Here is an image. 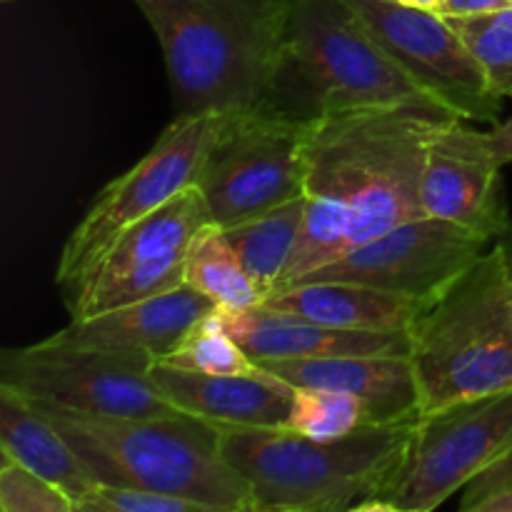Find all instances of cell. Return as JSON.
<instances>
[{"label": "cell", "mask_w": 512, "mask_h": 512, "mask_svg": "<svg viewBox=\"0 0 512 512\" xmlns=\"http://www.w3.org/2000/svg\"><path fill=\"white\" fill-rule=\"evenodd\" d=\"M445 118L418 108H370L310 120L305 228L275 293L423 215L420 180Z\"/></svg>", "instance_id": "cell-1"}, {"label": "cell", "mask_w": 512, "mask_h": 512, "mask_svg": "<svg viewBox=\"0 0 512 512\" xmlns=\"http://www.w3.org/2000/svg\"><path fill=\"white\" fill-rule=\"evenodd\" d=\"M163 48L175 113L265 103L293 0H133Z\"/></svg>", "instance_id": "cell-2"}, {"label": "cell", "mask_w": 512, "mask_h": 512, "mask_svg": "<svg viewBox=\"0 0 512 512\" xmlns=\"http://www.w3.org/2000/svg\"><path fill=\"white\" fill-rule=\"evenodd\" d=\"M415 420L368 423L338 440L288 428H220L225 460L248 480L255 512H345L378 498L413 443Z\"/></svg>", "instance_id": "cell-3"}, {"label": "cell", "mask_w": 512, "mask_h": 512, "mask_svg": "<svg viewBox=\"0 0 512 512\" xmlns=\"http://www.w3.org/2000/svg\"><path fill=\"white\" fill-rule=\"evenodd\" d=\"M263 105L303 123L370 108L445 115L375 43L345 0H293Z\"/></svg>", "instance_id": "cell-4"}, {"label": "cell", "mask_w": 512, "mask_h": 512, "mask_svg": "<svg viewBox=\"0 0 512 512\" xmlns=\"http://www.w3.org/2000/svg\"><path fill=\"white\" fill-rule=\"evenodd\" d=\"M43 413L100 485L155 490L215 508L255 512L248 480L225 460L220 428L208 420L188 413L158 418Z\"/></svg>", "instance_id": "cell-5"}, {"label": "cell", "mask_w": 512, "mask_h": 512, "mask_svg": "<svg viewBox=\"0 0 512 512\" xmlns=\"http://www.w3.org/2000/svg\"><path fill=\"white\" fill-rule=\"evenodd\" d=\"M420 415L512 390V275L495 243L410 330Z\"/></svg>", "instance_id": "cell-6"}, {"label": "cell", "mask_w": 512, "mask_h": 512, "mask_svg": "<svg viewBox=\"0 0 512 512\" xmlns=\"http://www.w3.org/2000/svg\"><path fill=\"white\" fill-rule=\"evenodd\" d=\"M305 130L308 123L268 105L223 115L218 138L195 180L213 223L233 228L303 198Z\"/></svg>", "instance_id": "cell-7"}, {"label": "cell", "mask_w": 512, "mask_h": 512, "mask_svg": "<svg viewBox=\"0 0 512 512\" xmlns=\"http://www.w3.org/2000/svg\"><path fill=\"white\" fill-rule=\"evenodd\" d=\"M220 123L223 115H193V118L175 115L153 148L133 168L100 190L60 253L55 280L63 293L98 263L100 255L130 225L140 223L195 185L200 168L218 138Z\"/></svg>", "instance_id": "cell-8"}, {"label": "cell", "mask_w": 512, "mask_h": 512, "mask_svg": "<svg viewBox=\"0 0 512 512\" xmlns=\"http://www.w3.org/2000/svg\"><path fill=\"white\" fill-rule=\"evenodd\" d=\"M153 360L108 350L33 343L0 355V385L35 408L88 418H158L180 413L150 378Z\"/></svg>", "instance_id": "cell-9"}, {"label": "cell", "mask_w": 512, "mask_h": 512, "mask_svg": "<svg viewBox=\"0 0 512 512\" xmlns=\"http://www.w3.org/2000/svg\"><path fill=\"white\" fill-rule=\"evenodd\" d=\"M512 453V390L420 415L405 460L378 498L433 512L483 470Z\"/></svg>", "instance_id": "cell-10"}, {"label": "cell", "mask_w": 512, "mask_h": 512, "mask_svg": "<svg viewBox=\"0 0 512 512\" xmlns=\"http://www.w3.org/2000/svg\"><path fill=\"white\" fill-rule=\"evenodd\" d=\"M213 223L195 185L130 225L98 263L65 290L70 320H85L140 303L185 285V263L195 235Z\"/></svg>", "instance_id": "cell-11"}, {"label": "cell", "mask_w": 512, "mask_h": 512, "mask_svg": "<svg viewBox=\"0 0 512 512\" xmlns=\"http://www.w3.org/2000/svg\"><path fill=\"white\" fill-rule=\"evenodd\" d=\"M375 43L450 118L498 123L503 98L448 18L395 0H345Z\"/></svg>", "instance_id": "cell-12"}, {"label": "cell", "mask_w": 512, "mask_h": 512, "mask_svg": "<svg viewBox=\"0 0 512 512\" xmlns=\"http://www.w3.org/2000/svg\"><path fill=\"white\" fill-rule=\"evenodd\" d=\"M488 245L458 225L420 215L313 270L300 283H360L435 305L488 253Z\"/></svg>", "instance_id": "cell-13"}, {"label": "cell", "mask_w": 512, "mask_h": 512, "mask_svg": "<svg viewBox=\"0 0 512 512\" xmlns=\"http://www.w3.org/2000/svg\"><path fill=\"white\" fill-rule=\"evenodd\" d=\"M503 165L485 143V130L445 118L430 140L420 180V205L428 218L468 230L485 243L512 233Z\"/></svg>", "instance_id": "cell-14"}, {"label": "cell", "mask_w": 512, "mask_h": 512, "mask_svg": "<svg viewBox=\"0 0 512 512\" xmlns=\"http://www.w3.org/2000/svg\"><path fill=\"white\" fill-rule=\"evenodd\" d=\"M213 300L190 285L123 305L85 320H70L43 343L58 348L108 350V353L145 355L153 363L165 360L198 320L215 313Z\"/></svg>", "instance_id": "cell-15"}, {"label": "cell", "mask_w": 512, "mask_h": 512, "mask_svg": "<svg viewBox=\"0 0 512 512\" xmlns=\"http://www.w3.org/2000/svg\"><path fill=\"white\" fill-rule=\"evenodd\" d=\"M150 378L180 413L218 428H285L295 388L258 365L250 373L208 375L153 363Z\"/></svg>", "instance_id": "cell-16"}, {"label": "cell", "mask_w": 512, "mask_h": 512, "mask_svg": "<svg viewBox=\"0 0 512 512\" xmlns=\"http://www.w3.org/2000/svg\"><path fill=\"white\" fill-rule=\"evenodd\" d=\"M255 363L265 360H318L348 355H410V333L340 330L313 320L278 313L265 305L215 310Z\"/></svg>", "instance_id": "cell-17"}, {"label": "cell", "mask_w": 512, "mask_h": 512, "mask_svg": "<svg viewBox=\"0 0 512 512\" xmlns=\"http://www.w3.org/2000/svg\"><path fill=\"white\" fill-rule=\"evenodd\" d=\"M275 378L293 388H328L355 395L368 423L420 418V393L410 355H348L318 360H265Z\"/></svg>", "instance_id": "cell-18"}, {"label": "cell", "mask_w": 512, "mask_h": 512, "mask_svg": "<svg viewBox=\"0 0 512 512\" xmlns=\"http://www.w3.org/2000/svg\"><path fill=\"white\" fill-rule=\"evenodd\" d=\"M265 308L340 330L410 333L433 305L360 283H300L265 298Z\"/></svg>", "instance_id": "cell-19"}, {"label": "cell", "mask_w": 512, "mask_h": 512, "mask_svg": "<svg viewBox=\"0 0 512 512\" xmlns=\"http://www.w3.org/2000/svg\"><path fill=\"white\" fill-rule=\"evenodd\" d=\"M0 453L15 465L83 503L98 480L90 475L48 415L0 385Z\"/></svg>", "instance_id": "cell-20"}, {"label": "cell", "mask_w": 512, "mask_h": 512, "mask_svg": "<svg viewBox=\"0 0 512 512\" xmlns=\"http://www.w3.org/2000/svg\"><path fill=\"white\" fill-rule=\"evenodd\" d=\"M303 228L305 195L280 205V208L268 210L258 218H250L245 223L233 225V228H223L230 245L238 253L240 263L255 280L263 298H270L288 273L295 250L300 245Z\"/></svg>", "instance_id": "cell-21"}, {"label": "cell", "mask_w": 512, "mask_h": 512, "mask_svg": "<svg viewBox=\"0 0 512 512\" xmlns=\"http://www.w3.org/2000/svg\"><path fill=\"white\" fill-rule=\"evenodd\" d=\"M185 285L213 300L218 310L255 308L265 300L218 223H208L195 235L185 263Z\"/></svg>", "instance_id": "cell-22"}, {"label": "cell", "mask_w": 512, "mask_h": 512, "mask_svg": "<svg viewBox=\"0 0 512 512\" xmlns=\"http://www.w3.org/2000/svg\"><path fill=\"white\" fill-rule=\"evenodd\" d=\"M158 363H168L180 370H193V373H208V375H235V373H250L258 368L253 358L243 350V345L230 335L218 313L205 315L203 320L188 330L183 343L173 350L165 360Z\"/></svg>", "instance_id": "cell-23"}, {"label": "cell", "mask_w": 512, "mask_h": 512, "mask_svg": "<svg viewBox=\"0 0 512 512\" xmlns=\"http://www.w3.org/2000/svg\"><path fill=\"white\" fill-rule=\"evenodd\" d=\"M363 425H368V413L355 395L328 388H295L285 428L313 440H338Z\"/></svg>", "instance_id": "cell-24"}, {"label": "cell", "mask_w": 512, "mask_h": 512, "mask_svg": "<svg viewBox=\"0 0 512 512\" xmlns=\"http://www.w3.org/2000/svg\"><path fill=\"white\" fill-rule=\"evenodd\" d=\"M445 18V15H443ZM500 98H512V8L478 18H448Z\"/></svg>", "instance_id": "cell-25"}, {"label": "cell", "mask_w": 512, "mask_h": 512, "mask_svg": "<svg viewBox=\"0 0 512 512\" xmlns=\"http://www.w3.org/2000/svg\"><path fill=\"white\" fill-rule=\"evenodd\" d=\"M0 512H75V500L13 460L0 463Z\"/></svg>", "instance_id": "cell-26"}, {"label": "cell", "mask_w": 512, "mask_h": 512, "mask_svg": "<svg viewBox=\"0 0 512 512\" xmlns=\"http://www.w3.org/2000/svg\"><path fill=\"white\" fill-rule=\"evenodd\" d=\"M83 503L95 512H235L190 498H178V495L118 488V485H98Z\"/></svg>", "instance_id": "cell-27"}, {"label": "cell", "mask_w": 512, "mask_h": 512, "mask_svg": "<svg viewBox=\"0 0 512 512\" xmlns=\"http://www.w3.org/2000/svg\"><path fill=\"white\" fill-rule=\"evenodd\" d=\"M458 512H512V453L465 485Z\"/></svg>", "instance_id": "cell-28"}, {"label": "cell", "mask_w": 512, "mask_h": 512, "mask_svg": "<svg viewBox=\"0 0 512 512\" xmlns=\"http://www.w3.org/2000/svg\"><path fill=\"white\" fill-rule=\"evenodd\" d=\"M512 8V0H443L440 15L445 18H478Z\"/></svg>", "instance_id": "cell-29"}, {"label": "cell", "mask_w": 512, "mask_h": 512, "mask_svg": "<svg viewBox=\"0 0 512 512\" xmlns=\"http://www.w3.org/2000/svg\"><path fill=\"white\" fill-rule=\"evenodd\" d=\"M485 143L503 168L512 163V115L503 123H495L493 128L485 130Z\"/></svg>", "instance_id": "cell-30"}, {"label": "cell", "mask_w": 512, "mask_h": 512, "mask_svg": "<svg viewBox=\"0 0 512 512\" xmlns=\"http://www.w3.org/2000/svg\"><path fill=\"white\" fill-rule=\"evenodd\" d=\"M345 512H400L395 505L385 503V500L380 498H370V500H363L360 505H355V508L345 510Z\"/></svg>", "instance_id": "cell-31"}, {"label": "cell", "mask_w": 512, "mask_h": 512, "mask_svg": "<svg viewBox=\"0 0 512 512\" xmlns=\"http://www.w3.org/2000/svg\"><path fill=\"white\" fill-rule=\"evenodd\" d=\"M395 3L410 5V8L433 10V13H440V3H443V0H395Z\"/></svg>", "instance_id": "cell-32"}, {"label": "cell", "mask_w": 512, "mask_h": 512, "mask_svg": "<svg viewBox=\"0 0 512 512\" xmlns=\"http://www.w3.org/2000/svg\"><path fill=\"white\" fill-rule=\"evenodd\" d=\"M500 245H503L505 260H508V268H510V275H512V233L508 235V238L500 240Z\"/></svg>", "instance_id": "cell-33"}, {"label": "cell", "mask_w": 512, "mask_h": 512, "mask_svg": "<svg viewBox=\"0 0 512 512\" xmlns=\"http://www.w3.org/2000/svg\"><path fill=\"white\" fill-rule=\"evenodd\" d=\"M75 512H95L93 508H88L85 503H75Z\"/></svg>", "instance_id": "cell-34"}, {"label": "cell", "mask_w": 512, "mask_h": 512, "mask_svg": "<svg viewBox=\"0 0 512 512\" xmlns=\"http://www.w3.org/2000/svg\"><path fill=\"white\" fill-rule=\"evenodd\" d=\"M400 512H408V510H400Z\"/></svg>", "instance_id": "cell-35"}]
</instances>
